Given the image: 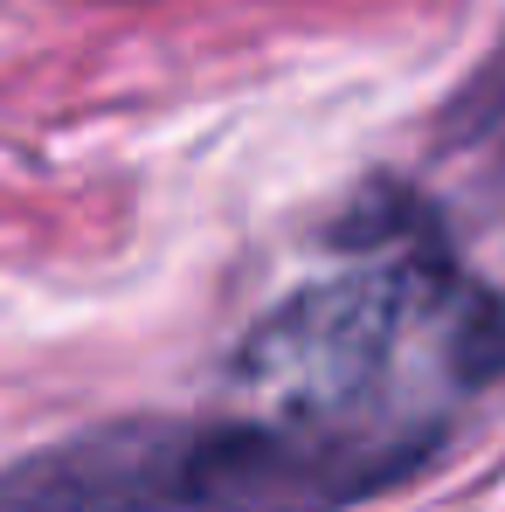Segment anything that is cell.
I'll use <instances>...</instances> for the list:
<instances>
[{
	"instance_id": "1",
	"label": "cell",
	"mask_w": 505,
	"mask_h": 512,
	"mask_svg": "<svg viewBox=\"0 0 505 512\" xmlns=\"http://www.w3.org/2000/svg\"><path fill=\"white\" fill-rule=\"evenodd\" d=\"M339 277L256 319L229 381L284 423L443 457L450 409L505 381V284H485L409 180L374 173L333 215Z\"/></svg>"
},
{
	"instance_id": "2",
	"label": "cell",
	"mask_w": 505,
	"mask_h": 512,
	"mask_svg": "<svg viewBox=\"0 0 505 512\" xmlns=\"http://www.w3.org/2000/svg\"><path fill=\"white\" fill-rule=\"evenodd\" d=\"M436 457L284 423L270 409L111 416L0 464V512H353Z\"/></svg>"
},
{
	"instance_id": "3",
	"label": "cell",
	"mask_w": 505,
	"mask_h": 512,
	"mask_svg": "<svg viewBox=\"0 0 505 512\" xmlns=\"http://www.w3.org/2000/svg\"><path fill=\"white\" fill-rule=\"evenodd\" d=\"M436 139L464 160H485L492 173H505V35L492 42V56L457 84V97L436 118Z\"/></svg>"
}]
</instances>
